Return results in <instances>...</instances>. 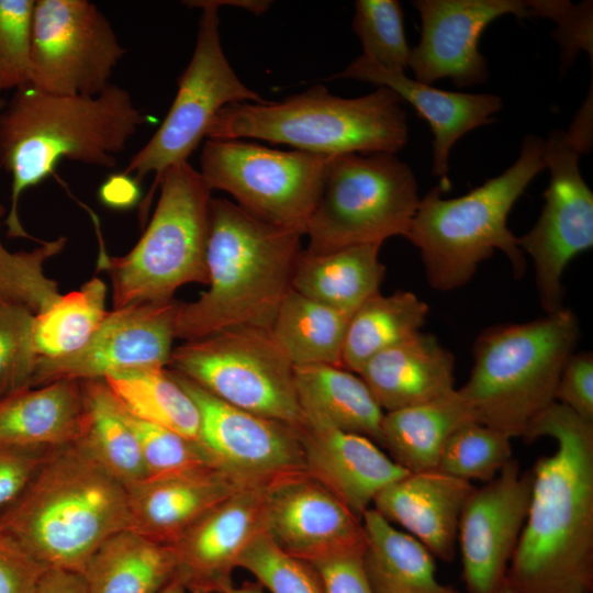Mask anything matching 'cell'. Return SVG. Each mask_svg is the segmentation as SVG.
<instances>
[{"label": "cell", "mask_w": 593, "mask_h": 593, "mask_svg": "<svg viewBox=\"0 0 593 593\" xmlns=\"http://www.w3.org/2000/svg\"><path fill=\"white\" fill-rule=\"evenodd\" d=\"M226 593H265V591L258 581H246L239 586L233 585Z\"/></svg>", "instance_id": "cell-52"}, {"label": "cell", "mask_w": 593, "mask_h": 593, "mask_svg": "<svg viewBox=\"0 0 593 593\" xmlns=\"http://www.w3.org/2000/svg\"><path fill=\"white\" fill-rule=\"evenodd\" d=\"M332 157L208 138L199 172L211 191H225L253 216L303 236Z\"/></svg>", "instance_id": "cell-12"}, {"label": "cell", "mask_w": 593, "mask_h": 593, "mask_svg": "<svg viewBox=\"0 0 593 593\" xmlns=\"http://www.w3.org/2000/svg\"><path fill=\"white\" fill-rule=\"evenodd\" d=\"M365 573L373 593H460L436 578L434 556L416 538L395 528L373 507L362 517Z\"/></svg>", "instance_id": "cell-29"}, {"label": "cell", "mask_w": 593, "mask_h": 593, "mask_svg": "<svg viewBox=\"0 0 593 593\" xmlns=\"http://www.w3.org/2000/svg\"><path fill=\"white\" fill-rule=\"evenodd\" d=\"M421 38L411 48L409 67L414 79L432 85L450 78L459 88L485 82L489 77L479 40L495 19L513 14L532 19L528 0H415Z\"/></svg>", "instance_id": "cell-19"}, {"label": "cell", "mask_w": 593, "mask_h": 593, "mask_svg": "<svg viewBox=\"0 0 593 593\" xmlns=\"http://www.w3.org/2000/svg\"><path fill=\"white\" fill-rule=\"evenodd\" d=\"M149 120L115 85L97 96L54 94L31 83L15 89L0 116V165L12 179L8 236L32 238L19 217L20 197L63 158L111 168Z\"/></svg>", "instance_id": "cell-2"}, {"label": "cell", "mask_w": 593, "mask_h": 593, "mask_svg": "<svg viewBox=\"0 0 593 593\" xmlns=\"http://www.w3.org/2000/svg\"><path fill=\"white\" fill-rule=\"evenodd\" d=\"M427 314V303L411 291L370 298L349 318L343 368L357 373L374 355L421 333Z\"/></svg>", "instance_id": "cell-34"}, {"label": "cell", "mask_w": 593, "mask_h": 593, "mask_svg": "<svg viewBox=\"0 0 593 593\" xmlns=\"http://www.w3.org/2000/svg\"><path fill=\"white\" fill-rule=\"evenodd\" d=\"M34 0H0V92L31 82Z\"/></svg>", "instance_id": "cell-43"}, {"label": "cell", "mask_w": 593, "mask_h": 593, "mask_svg": "<svg viewBox=\"0 0 593 593\" xmlns=\"http://www.w3.org/2000/svg\"><path fill=\"white\" fill-rule=\"evenodd\" d=\"M474 489L471 482L438 470L409 472L380 491L372 507L405 528L434 557L450 562L460 516Z\"/></svg>", "instance_id": "cell-24"}, {"label": "cell", "mask_w": 593, "mask_h": 593, "mask_svg": "<svg viewBox=\"0 0 593 593\" xmlns=\"http://www.w3.org/2000/svg\"><path fill=\"white\" fill-rule=\"evenodd\" d=\"M511 439L479 422L463 424L447 438L436 470L460 480L486 483L512 459Z\"/></svg>", "instance_id": "cell-38"}, {"label": "cell", "mask_w": 593, "mask_h": 593, "mask_svg": "<svg viewBox=\"0 0 593 593\" xmlns=\"http://www.w3.org/2000/svg\"><path fill=\"white\" fill-rule=\"evenodd\" d=\"M454 373L452 353L423 332L374 355L357 372L384 413L452 393Z\"/></svg>", "instance_id": "cell-25"}, {"label": "cell", "mask_w": 593, "mask_h": 593, "mask_svg": "<svg viewBox=\"0 0 593 593\" xmlns=\"http://www.w3.org/2000/svg\"><path fill=\"white\" fill-rule=\"evenodd\" d=\"M200 412L198 443L215 467L248 485L306 471L296 430L215 398L172 371Z\"/></svg>", "instance_id": "cell-15"}, {"label": "cell", "mask_w": 593, "mask_h": 593, "mask_svg": "<svg viewBox=\"0 0 593 593\" xmlns=\"http://www.w3.org/2000/svg\"><path fill=\"white\" fill-rule=\"evenodd\" d=\"M0 527L47 569L83 574L96 551L128 529L127 493L77 443L54 447Z\"/></svg>", "instance_id": "cell-4"}, {"label": "cell", "mask_w": 593, "mask_h": 593, "mask_svg": "<svg viewBox=\"0 0 593 593\" xmlns=\"http://www.w3.org/2000/svg\"><path fill=\"white\" fill-rule=\"evenodd\" d=\"M545 168V139L528 135L518 158L501 175L458 198H443L437 186L419 200L405 237L419 250L433 289L451 291L467 284L495 250L504 253L516 278L523 276L525 257L507 217Z\"/></svg>", "instance_id": "cell-5"}, {"label": "cell", "mask_w": 593, "mask_h": 593, "mask_svg": "<svg viewBox=\"0 0 593 593\" xmlns=\"http://www.w3.org/2000/svg\"><path fill=\"white\" fill-rule=\"evenodd\" d=\"M4 105H5V103L3 102V100L0 97V116H1V113H2V111L4 109Z\"/></svg>", "instance_id": "cell-55"}, {"label": "cell", "mask_w": 593, "mask_h": 593, "mask_svg": "<svg viewBox=\"0 0 593 593\" xmlns=\"http://www.w3.org/2000/svg\"><path fill=\"white\" fill-rule=\"evenodd\" d=\"M495 593H521L516 589H514L507 581L506 578L503 581V583L499 586V589L495 591Z\"/></svg>", "instance_id": "cell-54"}, {"label": "cell", "mask_w": 593, "mask_h": 593, "mask_svg": "<svg viewBox=\"0 0 593 593\" xmlns=\"http://www.w3.org/2000/svg\"><path fill=\"white\" fill-rule=\"evenodd\" d=\"M239 568L249 571L270 593H324L313 567L284 552L266 533L248 547Z\"/></svg>", "instance_id": "cell-42"}, {"label": "cell", "mask_w": 593, "mask_h": 593, "mask_svg": "<svg viewBox=\"0 0 593 593\" xmlns=\"http://www.w3.org/2000/svg\"><path fill=\"white\" fill-rule=\"evenodd\" d=\"M532 483V471L523 472L512 458L466 502L458 542L469 593H495L505 580L528 513Z\"/></svg>", "instance_id": "cell-18"}, {"label": "cell", "mask_w": 593, "mask_h": 593, "mask_svg": "<svg viewBox=\"0 0 593 593\" xmlns=\"http://www.w3.org/2000/svg\"><path fill=\"white\" fill-rule=\"evenodd\" d=\"M268 484V483H267ZM267 484L246 486L217 504L172 545L175 578L191 593H226L233 571L265 530Z\"/></svg>", "instance_id": "cell-20"}, {"label": "cell", "mask_w": 593, "mask_h": 593, "mask_svg": "<svg viewBox=\"0 0 593 593\" xmlns=\"http://www.w3.org/2000/svg\"><path fill=\"white\" fill-rule=\"evenodd\" d=\"M81 382L85 423L76 441L125 488L146 478L138 441L103 379Z\"/></svg>", "instance_id": "cell-33"}, {"label": "cell", "mask_w": 593, "mask_h": 593, "mask_svg": "<svg viewBox=\"0 0 593 593\" xmlns=\"http://www.w3.org/2000/svg\"><path fill=\"white\" fill-rule=\"evenodd\" d=\"M334 77L387 87L427 121L434 135L432 174L439 178L443 192L450 188L449 154L455 143L468 132L492 123L493 114L502 108L496 94L441 90L405 72L387 70L362 55Z\"/></svg>", "instance_id": "cell-22"}, {"label": "cell", "mask_w": 593, "mask_h": 593, "mask_svg": "<svg viewBox=\"0 0 593 593\" xmlns=\"http://www.w3.org/2000/svg\"><path fill=\"white\" fill-rule=\"evenodd\" d=\"M53 448L0 443V512L24 491Z\"/></svg>", "instance_id": "cell-45"}, {"label": "cell", "mask_w": 593, "mask_h": 593, "mask_svg": "<svg viewBox=\"0 0 593 593\" xmlns=\"http://www.w3.org/2000/svg\"><path fill=\"white\" fill-rule=\"evenodd\" d=\"M206 138H255L327 156L395 154L409 138L407 113L401 98L387 87L342 98L316 85L278 102L227 104Z\"/></svg>", "instance_id": "cell-7"}, {"label": "cell", "mask_w": 593, "mask_h": 593, "mask_svg": "<svg viewBox=\"0 0 593 593\" xmlns=\"http://www.w3.org/2000/svg\"><path fill=\"white\" fill-rule=\"evenodd\" d=\"M265 530L284 552L307 563L362 555L366 548L362 521L306 471L266 485Z\"/></svg>", "instance_id": "cell-17"}, {"label": "cell", "mask_w": 593, "mask_h": 593, "mask_svg": "<svg viewBox=\"0 0 593 593\" xmlns=\"http://www.w3.org/2000/svg\"><path fill=\"white\" fill-rule=\"evenodd\" d=\"M5 214L0 203V224ZM66 242L60 236L32 250L10 251L0 239V300L24 305L34 314L47 310L60 293L58 283L44 273V264L60 253Z\"/></svg>", "instance_id": "cell-37"}, {"label": "cell", "mask_w": 593, "mask_h": 593, "mask_svg": "<svg viewBox=\"0 0 593 593\" xmlns=\"http://www.w3.org/2000/svg\"><path fill=\"white\" fill-rule=\"evenodd\" d=\"M579 338V321L566 307L530 322L491 326L475 338L469 379L457 392L477 422L525 439L556 402L561 371Z\"/></svg>", "instance_id": "cell-6"}, {"label": "cell", "mask_w": 593, "mask_h": 593, "mask_svg": "<svg viewBox=\"0 0 593 593\" xmlns=\"http://www.w3.org/2000/svg\"><path fill=\"white\" fill-rule=\"evenodd\" d=\"M126 49L109 20L87 0H36L31 85L64 96H97Z\"/></svg>", "instance_id": "cell-13"}, {"label": "cell", "mask_w": 593, "mask_h": 593, "mask_svg": "<svg viewBox=\"0 0 593 593\" xmlns=\"http://www.w3.org/2000/svg\"><path fill=\"white\" fill-rule=\"evenodd\" d=\"M302 235L266 223L228 199L212 198L206 242L209 289L179 303L176 338L192 340L227 328H271L292 289Z\"/></svg>", "instance_id": "cell-3"}, {"label": "cell", "mask_w": 593, "mask_h": 593, "mask_svg": "<svg viewBox=\"0 0 593 593\" xmlns=\"http://www.w3.org/2000/svg\"><path fill=\"white\" fill-rule=\"evenodd\" d=\"M82 575L88 593H160L175 575L172 549L124 529L96 551Z\"/></svg>", "instance_id": "cell-31"}, {"label": "cell", "mask_w": 593, "mask_h": 593, "mask_svg": "<svg viewBox=\"0 0 593 593\" xmlns=\"http://www.w3.org/2000/svg\"><path fill=\"white\" fill-rule=\"evenodd\" d=\"M34 316L24 305L0 300V401L32 388L38 359L33 344Z\"/></svg>", "instance_id": "cell-40"}, {"label": "cell", "mask_w": 593, "mask_h": 593, "mask_svg": "<svg viewBox=\"0 0 593 593\" xmlns=\"http://www.w3.org/2000/svg\"><path fill=\"white\" fill-rule=\"evenodd\" d=\"M217 5L221 8L222 5H231L235 8H240L246 11H249L254 14H261L270 5L269 1L266 0H233V1H223V0H215Z\"/></svg>", "instance_id": "cell-51"}, {"label": "cell", "mask_w": 593, "mask_h": 593, "mask_svg": "<svg viewBox=\"0 0 593 593\" xmlns=\"http://www.w3.org/2000/svg\"><path fill=\"white\" fill-rule=\"evenodd\" d=\"M47 568L0 527V593H36Z\"/></svg>", "instance_id": "cell-46"}, {"label": "cell", "mask_w": 593, "mask_h": 593, "mask_svg": "<svg viewBox=\"0 0 593 593\" xmlns=\"http://www.w3.org/2000/svg\"><path fill=\"white\" fill-rule=\"evenodd\" d=\"M183 3L202 10L193 54L178 79L176 97L161 125L122 171L138 183L147 175L154 174V182L139 204L142 223L148 215L164 174L188 161L225 105L267 101L248 88L228 63L221 44L220 7L216 1L195 0Z\"/></svg>", "instance_id": "cell-10"}, {"label": "cell", "mask_w": 593, "mask_h": 593, "mask_svg": "<svg viewBox=\"0 0 593 593\" xmlns=\"http://www.w3.org/2000/svg\"><path fill=\"white\" fill-rule=\"evenodd\" d=\"M294 380L304 419L366 436L380 445L384 416L365 381L339 366L294 367Z\"/></svg>", "instance_id": "cell-27"}, {"label": "cell", "mask_w": 593, "mask_h": 593, "mask_svg": "<svg viewBox=\"0 0 593 593\" xmlns=\"http://www.w3.org/2000/svg\"><path fill=\"white\" fill-rule=\"evenodd\" d=\"M168 366L230 405L295 430L304 423L294 367L270 328L239 326L187 340Z\"/></svg>", "instance_id": "cell-11"}, {"label": "cell", "mask_w": 593, "mask_h": 593, "mask_svg": "<svg viewBox=\"0 0 593 593\" xmlns=\"http://www.w3.org/2000/svg\"><path fill=\"white\" fill-rule=\"evenodd\" d=\"M141 183L132 176L118 172L109 176L99 189L103 204L115 210H126L136 205L141 199Z\"/></svg>", "instance_id": "cell-49"}, {"label": "cell", "mask_w": 593, "mask_h": 593, "mask_svg": "<svg viewBox=\"0 0 593 593\" xmlns=\"http://www.w3.org/2000/svg\"><path fill=\"white\" fill-rule=\"evenodd\" d=\"M416 178L391 153L333 156L309 220L306 254L406 235L419 203Z\"/></svg>", "instance_id": "cell-9"}, {"label": "cell", "mask_w": 593, "mask_h": 593, "mask_svg": "<svg viewBox=\"0 0 593 593\" xmlns=\"http://www.w3.org/2000/svg\"><path fill=\"white\" fill-rule=\"evenodd\" d=\"M105 294L104 282L93 278L35 314L33 344L38 358H58L80 349L109 313Z\"/></svg>", "instance_id": "cell-36"}, {"label": "cell", "mask_w": 593, "mask_h": 593, "mask_svg": "<svg viewBox=\"0 0 593 593\" xmlns=\"http://www.w3.org/2000/svg\"><path fill=\"white\" fill-rule=\"evenodd\" d=\"M351 26L362 45V56L387 70L405 71L411 47L405 36L404 15L399 1H356Z\"/></svg>", "instance_id": "cell-39"}, {"label": "cell", "mask_w": 593, "mask_h": 593, "mask_svg": "<svg viewBox=\"0 0 593 593\" xmlns=\"http://www.w3.org/2000/svg\"><path fill=\"white\" fill-rule=\"evenodd\" d=\"M179 301L145 302L109 312L77 351L38 358L32 388L58 380H97L122 371L169 365Z\"/></svg>", "instance_id": "cell-16"}, {"label": "cell", "mask_w": 593, "mask_h": 593, "mask_svg": "<svg viewBox=\"0 0 593 593\" xmlns=\"http://www.w3.org/2000/svg\"><path fill=\"white\" fill-rule=\"evenodd\" d=\"M122 410L138 441L146 478H158L214 466L197 440L142 421L131 415L123 406Z\"/></svg>", "instance_id": "cell-41"}, {"label": "cell", "mask_w": 593, "mask_h": 593, "mask_svg": "<svg viewBox=\"0 0 593 593\" xmlns=\"http://www.w3.org/2000/svg\"><path fill=\"white\" fill-rule=\"evenodd\" d=\"M246 486L250 485L214 466L146 478L125 488L128 529L170 546L203 515Z\"/></svg>", "instance_id": "cell-23"}, {"label": "cell", "mask_w": 593, "mask_h": 593, "mask_svg": "<svg viewBox=\"0 0 593 593\" xmlns=\"http://www.w3.org/2000/svg\"><path fill=\"white\" fill-rule=\"evenodd\" d=\"M36 593H88V591L82 574L61 569H47L41 578Z\"/></svg>", "instance_id": "cell-50"}, {"label": "cell", "mask_w": 593, "mask_h": 593, "mask_svg": "<svg viewBox=\"0 0 593 593\" xmlns=\"http://www.w3.org/2000/svg\"><path fill=\"white\" fill-rule=\"evenodd\" d=\"M380 248L381 244H362L320 255L302 250L292 289L351 316L367 300L380 293L385 277Z\"/></svg>", "instance_id": "cell-28"}, {"label": "cell", "mask_w": 593, "mask_h": 593, "mask_svg": "<svg viewBox=\"0 0 593 593\" xmlns=\"http://www.w3.org/2000/svg\"><path fill=\"white\" fill-rule=\"evenodd\" d=\"M555 401L581 418L593 422V355L572 354L567 360L555 392Z\"/></svg>", "instance_id": "cell-47"}, {"label": "cell", "mask_w": 593, "mask_h": 593, "mask_svg": "<svg viewBox=\"0 0 593 593\" xmlns=\"http://www.w3.org/2000/svg\"><path fill=\"white\" fill-rule=\"evenodd\" d=\"M469 422L477 421L456 389L427 403L385 412L380 445L407 472L436 470L447 438Z\"/></svg>", "instance_id": "cell-30"}, {"label": "cell", "mask_w": 593, "mask_h": 593, "mask_svg": "<svg viewBox=\"0 0 593 593\" xmlns=\"http://www.w3.org/2000/svg\"><path fill=\"white\" fill-rule=\"evenodd\" d=\"M532 18H548L557 23L553 37L561 47V69L568 68L579 51L592 60V1L573 4L564 0H528Z\"/></svg>", "instance_id": "cell-44"}, {"label": "cell", "mask_w": 593, "mask_h": 593, "mask_svg": "<svg viewBox=\"0 0 593 593\" xmlns=\"http://www.w3.org/2000/svg\"><path fill=\"white\" fill-rule=\"evenodd\" d=\"M160 593H187L183 585L174 577Z\"/></svg>", "instance_id": "cell-53"}, {"label": "cell", "mask_w": 593, "mask_h": 593, "mask_svg": "<svg viewBox=\"0 0 593 593\" xmlns=\"http://www.w3.org/2000/svg\"><path fill=\"white\" fill-rule=\"evenodd\" d=\"M542 436L557 447L530 470L528 513L506 581L521 593H592L593 422L553 402L525 440Z\"/></svg>", "instance_id": "cell-1"}, {"label": "cell", "mask_w": 593, "mask_h": 593, "mask_svg": "<svg viewBox=\"0 0 593 593\" xmlns=\"http://www.w3.org/2000/svg\"><path fill=\"white\" fill-rule=\"evenodd\" d=\"M154 214L135 247L110 257L100 240L99 268L112 281L114 310L174 299L183 284H208L206 242L211 190L188 161L163 176Z\"/></svg>", "instance_id": "cell-8"}, {"label": "cell", "mask_w": 593, "mask_h": 593, "mask_svg": "<svg viewBox=\"0 0 593 593\" xmlns=\"http://www.w3.org/2000/svg\"><path fill=\"white\" fill-rule=\"evenodd\" d=\"M349 318L350 315L291 289L270 329L293 367H343V347Z\"/></svg>", "instance_id": "cell-32"}, {"label": "cell", "mask_w": 593, "mask_h": 593, "mask_svg": "<svg viewBox=\"0 0 593 593\" xmlns=\"http://www.w3.org/2000/svg\"><path fill=\"white\" fill-rule=\"evenodd\" d=\"M324 593H373L362 564V555H344L310 563Z\"/></svg>", "instance_id": "cell-48"}, {"label": "cell", "mask_w": 593, "mask_h": 593, "mask_svg": "<svg viewBox=\"0 0 593 593\" xmlns=\"http://www.w3.org/2000/svg\"><path fill=\"white\" fill-rule=\"evenodd\" d=\"M103 380L131 415L198 441L199 409L170 369L128 370Z\"/></svg>", "instance_id": "cell-35"}, {"label": "cell", "mask_w": 593, "mask_h": 593, "mask_svg": "<svg viewBox=\"0 0 593 593\" xmlns=\"http://www.w3.org/2000/svg\"><path fill=\"white\" fill-rule=\"evenodd\" d=\"M85 423L81 382L58 380L0 401V443L59 447L76 443Z\"/></svg>", "instance_id": "cell-26"}, {"label": "cell", "mask_w": 593, "mask_h": 593, "mask_svg": "<svg viewBox=\"0 0 593 593\" xmlns=\"http://www.w3.org/2000/svg\"><path fill=\"white\" fill-rule=\"evenodd\" d=\"M580 150L567 132L545 139L550 182L545 204L530 231L517 237L533 260L540 305L546 314L563 306L562 276L569 262L593 246V193L579 168Z\"/></svg>", "instance_id": "cell-14"}, {"label": "cell", "mask_w": 593, "mask_h": 593, "mask_svg": "<svg viewBox=\"0 0 593 593\" xmlns=\"http://www.w3.org/2000/svg\"><path fill=\"white\" fill-rule=\"evenodd\" d=\"M296 433L306 472L360 519L380 491L409 473L366 436L305 419Z\"/></svg>", "instance_id": "cell-21"}]
</instances>
